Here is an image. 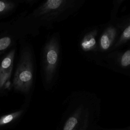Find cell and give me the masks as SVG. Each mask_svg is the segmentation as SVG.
I'll return each mask as SVG.
<instances>
[{"label": "cell", "mask_w": 130, "mask_h": 130, "mask_svg": "<svg viewBox=\"0 0 130 130\" xmlns=\"http://www.w3.org/2000/svg\"><path fill=\"white\" fill-rule=\"evenodd\" d=\"M87 0H44L31 12L16 19L28 36H36L41 28H50L77 13Z\"/></svg>", "instance_id": "1"}, {"label": "cell", "mask_w": 130, "mask_h": 130, "mask_svg": "<svg viewBox=\"0 0 130 130\" xmlns=\"http://www.w3.org/2000/svg\"><path fill=\"white\" fill-rule=\"evenodd\" d=\"M19 43V57L12 85L17 91L27 93L34 83L36 65L35 54L32 44L27 37L22 38Z\"/></svg>", "instance_id": "2"}, {"label": "cell", "mask_w": 130, "mask_h": 130, "mask_svg": "<svg viewBox=\"0 0 130 130\" xmlns=\"http://www.w3.org/2000/svg\"><path fill=\"white\" fill-rule=\"evenodd\" d=\"M61 60V45L59 32L50 35L43 45L40 54V65L44 81L51 84L57 76Z\"/></svg>", "instance_id": "3"}, {"label": "cell", "mask_w": 130, "mask_h": 130, "mask_svg": "<svg viewBox=\"0 0 130 130\" xmlns=\"http://www.w3.org/2000/svg\"><path fill=\"white\" fill-rule=\"evenodd\" d=\"M122 25V16L110 19L108 22L101 25L98 36V48L102 60L104 56L112 51L121 32Z\"/></svg>", "instance_id": "4"}, {"label": "cell", "mask_w": 130, "mask_h": 130, "mask_svg": "<svg viewBox=\"0 0 130 130\" xmlns=\"http://www.w3.org/2000/svg\"><path fill=\"white\" fill-rule=\"evenodd\" d=\"M101 26H92L86 28L81 34L78 43L80 52L98 65H101L102 63L98 48V36Z\"/></svg>", "instance_id": "5"}, {"label": "cell", "mask_w": 130, "mask_h": 130, "mask_svg": "<svg viewBox=\"0 0 130 130\" xmlns=\"http://www.w3.org/2000/svg\"><path fill=\"white\" fill-rule=\"evenodd\" d=\"M27 35L15 19L0 24V58Z\"/></svg>", "instance_id": "6"}, {"label": "cell", "mask_w": 130, "mask_h": 130, "mask_svg": "<svg viewBox=\"0 0 130 130\" xmlns=\"http://www.w3.org/2000/svg\"><path fill=\"white\" fill-rule=\"evenodd\" d=\"M125 50H116L102 57L101 66L122 73L130 72V43Z\"/></svg>", "instance_id": "7"}, {"label": "cell", "mask_w": 130, "mask_h": 130, "mask_svg": "<svg viewBox=\"0 0 130 130\" xmlns=\"http://www.w3.org/2000/svg\"><path fill=\"white\" fill-rule=\"evenodd\" d=\"M17 45L0 58V90L9 89L13 72Z\"/></svg>", "instance_id": "8"}, {"label": "cell", "mask_w": 130, "mask_h": 130, "mask_svg": "<svg viewBox=\"0 0 130 130\" xmlns=\"http://www.w3.org/2000/svg\"><path fill=\"white\" fill-rule=\"evenodd\" d=\"M122 17L123 25L121 32L112 51L121 49L130 43V14Z\"/></svg>", "instance_id": "9"}, {"label": "cell", "mask_w": 130, "mask_h": 130, "mask_svg": "<svg viewBox=\"0 0 130 130\" xmlns=\"http://www.w3.org/2000/svg\"><path fill=\"white\" fill-rule=\"evenodd\" d=\"M21 2V0H0V20L14 13Z\"/></svg>", "instance_id": "10"}, {"label": "cell", "mask_w": 130, "mask_h": 130, "mask_svg": "<svg viewBox=\"0 0 130 130\" xmlns=\"http://www.w3.org/2000/svg\"><path fill=\"white\" fill-rule=\"evenodd\" d=\"M22 111H18L11 113L9 114L3 115L0 117V126L4 125L10 123L11 121L16 119L21 114Z\"/></svg>", "instance_id": "11"}, {"label": "cell", "mask_w": 130, "mask_h": 130, "mask_svg": "<svg viewBox=\"0 0 130 130\" xmlns=\"http://www.w3.org/2000/svg\"><path fill=\"white\" fill-rule=\"evenodd\" d=\"M125 1V0H113L112 7L110 13V19H113L117 17L119 9Z\"/></svg>", "instance_id": "12"}, {"label": "cell", "mask_w": 130, "mask_h": 130, "mask_svg": "<svg viewBox=\"0 0 130 130\" xmlns=\"http://www.w3.org/2000/svg\"><path fill=\"white\" fill-rule=\"evenodd\" d=\"M78 122V119L76 116H71L66 121L63 130H73Z\"/></svg>", "instance_id": "13"}, {"label": "cell", "mask_w": 130, "mask_h": 130, "mask_svg": "<svg viewBox=\"0 0 130 130\" xmlns=\"http://www.w3.org/2000/svg\"><path fill=\"white\" fill-rule=\"evenodd\" d=\"M22 1H24L28 4H32L34 3H35V2H36L38 0H21Z\"/></svg>", "instance_id": "14"}]
</instances>
